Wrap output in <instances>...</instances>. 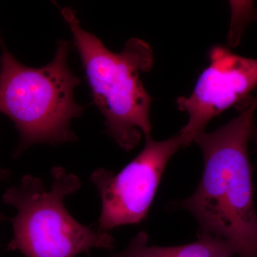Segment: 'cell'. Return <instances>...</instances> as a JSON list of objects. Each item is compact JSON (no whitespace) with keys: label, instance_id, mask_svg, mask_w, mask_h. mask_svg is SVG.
Listing matches in <instances>:
<instances>
[{"label":"cell","instance_id":"9","mask_svg":"<svg viewBox=\"0 0 257 257\" xmlns=\"http://www.w3.org/2000/svg\"><path fill=\"white\" fill-rule=\"evenodd\" d=\"M253 138H254L255 143H256V146L257 148V130L256 128H253Z\"/></svg>","mask_w":257,"mask_h":257},{"label":"cell","instance_id":"5","mask_svg":"<svg viewBox=\"0 0 257 257\" xmlns=\"http://www.w3.org/2000/svg\"><path fill=\"white\" fill-rule=\"evenodd\" d=\"M145 140L143 150L119 173L100 168L91 175L101 200L98 231L146 220L167 163L183 147L179 133L164 141Z\"/></svg>","mask_w":257,"mask_h":257},{"label":"cell","instance_id":"7","mask_svg":"<svg viewBox=\"0 0 257 257\" xmlns=\"http://www.w3.org/2000/svg\"><path fill=\"white\" fill-rule=\"evenodd\" d=\"M146 231L138 233L121 252L108 257H231L234 250L224 240L205 234H198L194 242L174 246H149Z\"/></svg>","mask_w":257,"mask_h":257},{"label":"cell","instance_id":"2","mask_svg":"<svg viewBox=\"0 0 257 257\" xmlns=\"http://www.w3.org/2000/svg\"><path fill=\"white\" fill-rule=\"evenodd\" d=\"M78 52L92 102L104 118L105 133L123 150L138 146L142 135L152 138V98L140 79L154 65L153 51L146 42L131 38L120 53L108 50L82 28L77 13L60 8Z\"/></svg>","mask_w":257,"mask_h":257},{"label":"cell","instance_id":"6","mask_svg":"<svg viewBox=\"0 0 257 257\" xmlns=\"http://www.w3.org/2000/svg\"><path fill=\"white\" fill-rule=\"evenodd\" d=\"M210 63L199 75L189 96L177 99L188 122L179 131L183 147L194 143L215 116L246 98L257 87V60L216 45L209 52Z\"/></svg>","mask_w":257,"mask_h":257},{"label":"cell","instance_id":"8","mask_svg":"<svg viewBox=\"0 0 257 257\" xmlns=\"http://www.w3.org/2000/svg\"><path fill=\"white\" fill-rule=\"evenodd\" d=\"M11 175V173L8 170H5V169L0 167V181L5 180V179L9 178Z\"/></svg>","mask_w":257,"mask_h":257},{"label":"cell","instance_id":"1","mask_svg":"<svg viewBox=\"0 0 257 257\" xmlns=\"http://www.w3.org/2000/svg\"><path fill=\"white\" fill-rule=\"evenodd\" d=\"M257 96L237 116L194 143L202 152L204 170L195 192L172 203L189 211L199 234L226 241L239 257H257V215L248 143L252 136Z\"/></svg>","mask_w":257,"mask_h":257},{"label":"cell","instance_id":"4","mask_svg":"<svg viewBox=\"0 0 257 257\" xmlns=\"http://www.w3.org/2000/svg\"><path fill=\"white\" fill-rule=\"evenodd\" d=\"M52 177L50 191L42 179L27 175L20 185L3 194V202L18 211L10 219L14 236L7 249L25 257H74L89 254L93 248L112 250L115 240L111 234L80 224L64 206V197L81 188L78 177L60 167L52 168Z\"/></svg>","mask_w":257,"mask_h":257},{"label":"cell","instance_id":"3","mask_svg":"<svg viewBox=\"0 0 257 257\" xmlns=\"http://www.w3.org/2000/svg\"><path fill=\"white\" fill-rule=\"evenodd\" d=\"M0 112L14 122L20 140L15 156L36 144L59 145L77 140L70 127L84 106L76 102L81 79L69 67L70 44L60 40L55 57L40 68L27 67L5 46L0 35Z\"/></svg>","mask_w":257,"mask_h":257}]
</instances>
